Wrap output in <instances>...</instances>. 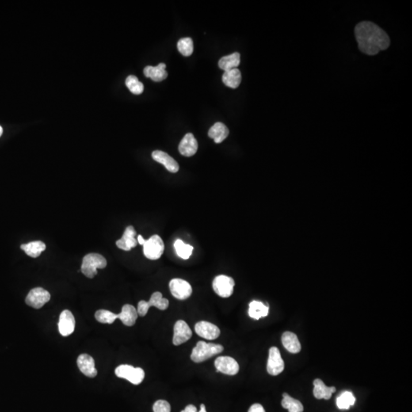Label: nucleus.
Wrapping results in <instances>:
<instances>
[{
    "instance_id": "16",
    "label": "nucleus",
    "mask_w": 412,
    "mask_h": 412,
    "mask_svg": "<svg viewBox=\"0 0 412 412\" xmlns=\"http://www.w3.org/2000/svg\"><path fill=\"white\" fill-rule=\"evenodd\" d=\"M77 365L81 372L88 377L94 378L97 375L94 360L89 354L82 353L80 355L77 359Z\"/></svg>"
},
{
    "instance_id": "8",
    "label": "nucleus",
    "mask_w": 412,
    "mask_h": 412,
    "mask_svg": "<svg viewBox=\"0 0 412 412\" xmlns=\"http://www.w3.org/2000/svg\"><path fill=\"white\" fill-rule=\"evenodd\" d=\"M169 287L173 296L179 300L189 299L192 293L191 285L182 279H173L169 282Z\"/></svg>"
},
{
    "instance_id": "2",
    "label": "nucleus",
    "mask_w": 412,
    "mask_h": 412,
    "mask_svg": "<svg viewBox=\"0 0 412 412\" xmlns=\"http://www.w3.org/2000/svg\"><path fill=\"white\" fill-rule=\"evenodd\" d=\"M224 347L221 344L199 341L196 346L192 349L191 360L195 363H203L212 356L222 353Z\"/></svg>"
},
{
    "instance_id": "27",
    "label": "nucleus",
    "mask_w": 412,
    "mask_h": 412,
    "mask_svg": "<svg viewBox=\"0 0 412 412\" xmlns=\"http://www.w3.org/2000/svg\"><path fill=\"white\" fill-rule=\"evenodd\" d=\"M21 249L25 252L27 255L36 258L41 255L42 252L45 250L46 245L42 241H32L30 243L21 245Z\"/></svg>"
},
{
    "instance_id": "39",
    "label": "nucleus",
    "mask_w": 412,
    "mask_h": 412,
    "mask_svg": "<svg viewBox=\"0 0 412 412\" xmlns=\"http://www.w3.org/2000/svg\"><path fill=\"white\" fill-rule=\"evenodd\" d=\"M2 135V128L0 126V136Z\"/></svg>"
},
{
    "instance_id": "20",
    "label": "nucleus",
    "mask_w": 412,
    "mask_h": 412,
    "mask_svg": "<svg viewBox=\"0 0 412 412\" xmlns=\"http://www.w3.org/2000/svg\"><path fill=\"white\" fill-rule=\"evenodd\" d=\"M314 395L317 399L329 400L331 398L333 393L335 392L336 388L334 386L328 387L322 379H316L314 381Z\"/></svg>"
},
{
    "instance_id": "11",
    "label": "nucleus",
    "mask_w": 412,
    "mask_h": 412,
    "mask_svg": "<svg viewBox=\"0 0 412 412\" xmlns=\"http://www.w3.org/2000/svg\"><path fill=\"white\" fill-rule=\"evenodd\" d=\"M192 336V330L189 325H187L186 322L183 320H180L175 323L173 338V343L175 346H180L181 344H184L189 341Z\"/></svg>"
},
{
    "instance_id": "30",
    "label": "nucleus",
    "mask_w": 412,
    "mask_h": 412,
    "mask_svg": "<svg viewBox=\"0 0 412 412\" xmlns=\"http://www.w3.org/2000/svg\"><path fill=\"white\" fill-rule=\"evenodd\" d=\"M356 398L351 391H344L337 398V407L340 409H349L354 405Z\"/></svg>"
},
{
    "instance_id": "5",
    "label": "nucleus",
    "mask_w": 412,
    "mask_h": 412,
    "mask_svg": "<svg viewBox=\"0 0 412 412\" xmlns=\"http://www.w3.org/2000/svg\"><path fill=\"white\" fill-rule=\"evenodd\" d=\"M115 373L118 377L127 379L133 385L141 384L143 382L145 376L143 369L140 367L135 368L132 366L127 365V364L119 366L116 369Z\"/></svg>"
},
{
    "instance_id": "33",
    "label": "nucleus",
    "mask_w": 412,
    "mask_h": 412,
    "mask_svg": "<svg viewBox=\"0 0 412 412\" xmlns=\"http://www.w3.org/2000/svg\"><path fill=\"white\" fill-rule=\"evenodd\" d=\"M177 48L182 55L190 56L193 52V41L190 38L181 39L177 43Z\"/></svg>"
},
{
    "instance_id": "14",
    "label": "nucleus",
    "mask_w": 412,
    "mask_h": 412,
    "mask_svg": "<svg viewBox=\"0 0 412 412\" xmlns=\"http://www.w3.org/2000/svg\"><path fill=\"white\" fill-rule=\"evenodd\" d=\"M75 318L74 314L69 310H64L60 315L58 329L63 337H67L74 333L75 330Z\"/></svg>"
},
{
    "instance_id": "17",
    "label": "nucleus",
    "mask_w": 412,
    "mask_h": 412,
    "mask_svg": "<svg viewBox=\"0 0 412 412\" xmlns=\"http://www.w3.org/2000/svg\"><path fill=\"white\" fill-rule=\"evenodd\" d=\"M198 150V142L192 133H188L179 145V151L184 157H192Z\"/></svg>"
},
{
    "instance_id": "36",
    "label": "nucleus",
    "mask_w": 412,
    "mask_h": 412,
    "mask_svg": "<svg viewBox=\"0 0 412 412\" xmlns=\"http://www.w3.org/2000/svg\"><path fill=\"white\" fill-rule=\"evenodd\" d=\"M181 412H198L197 409H196V406H194L193 405H187L186 407L185 408L184 410L182 411Z\"/></svg>"
},
{
    "instance_id": "34",
    "label": "nucleus",
    "mask_w": 412,
    "mask_h": 412,
    "mask_svg": "<svg viewBox=\"0 0 412 412\" xmlns=\"http://www.w3.org/2000/svg\"><path fill=\"white\" fill-rule=\"evenodd\" d=\"M153 410L154 412H170L171 407L169 402L165 400H158L154 404Z\"/></svg>"
},
{
    "instance_id": "1",
    "label": "nucleus",
    "mask_w": 412,
    "mask_h": 412,
    "mask_svg": "<svg viewBox=\"0 0 412 412\" xmlns=\"http://www.w3.org/2000/svg\"><path fill=\"white\" fill-rule=\"evenodd\" d=\"M355 36L359 49L367 55H375L390 45L389 35L380 27L371 21H362L355 28Z\"/></svg>"
},
{
    "instance_id": "13",
    "label": "nucleus",
    "mask_w": 412,
    "mask_h": 412,
    "mask_svg": "<svg viewBox=\"0 0 412 412\" xmlns=\"http://www.w3.org/2000/svg\"><path fill=\"white\" fill-rule=\"evenodd\" d=\"M195 331L199 337L213 341L220 336L221 331L219 327L208 322H199L195 326Z\"/></svg>"
},
{
    "instance_id": "9",
    "label": "nucleus",
    "mask_w": 412,
    "mask_h": 412,
    "mask_svg": "<svg viewBox=\"0 0 412 412\" xmlns=\"http://www.w3.org/2000/svg\"><path fill=\"white\" fill-rule=\"evenodd\" d=\"M51 299V295L47 290L41 287L33 288L30 291L25 299V302L28 306L39 309L43 307Z\"/></svg>"
},
{
    "instance_id": "4",
    "label": "nucleus",
    "mask_w": 412,
    "mask_h": 412,
    "mask_svg": "<svg viewBox=\"0 0 412 412\" xmlns=\"http://www.w3.org/2000/svg\"><path fill=\"white\" fill-rule=\"evenodd\" d=\"M150 307H156L161 311H165L169 307V301L163 297L161 292H154L148 302L142 300L138 302L137 309L138 315L141 317L145 316Z\"/></svg>"
},
{
    "instance_id": "23",
    "label": "nucleus",
    "mask_w": 412,
    "mask_h": 412,
    "mask_svg": "<svg viewBox=\"0 0 412 412\" xmlns=\"http://www.w3.org/2000/svg\"><path fill=\"white\" fill-rule=\"evenodd\" d=\"M229 135V130L226 124L222 123H215L211 126L208 131V135L210 138H212L215 143L220 144L226 140Z\"/></svg>"
},
{
    "instance_id": "29",
    "label": "nucleus",
    "mask_w": 412,
    "mask_h": 412,
    "mask_svg": "<svg viewBox=\"0 0 412 412\" xmlns=\"http://www.w3.org/2000/svg\"><path fill=\"white\" fill-rule=\"evenodd\" d=\"M174 247L177 255L184 260H188L192 255V250H193V247L186 245L180 239L175 241Z\"/></svg>"
},
{
    "instance_id": "12",
    "label": "nucleus",
    "mask_w": 412,
    "mask_h": 412,
    "mask_svg": "<svg viewBox=\"0 0 412 412\" xmlns=\"http://www.w3.org/2000/svg\"><path fill=\"white\" fill-rule=\"evenodd\" d=\"M215 367L217 372L226 375H234L239 372L238 362L231 356H219L215 360Z\"/></svg>"
},
{
    "instance_id": "37",
    "label": "nucleus",
    "mask_w": 412,
    "mask_h": 412,
    "mask_svg": "<svg viewBox=\"0 0 412 412\" xmlns=\"http://www.w3.org/2000/svg\"><path fill=\"white\" fill-rule=\"evenodd\" d=\"M137 241H138V243L139 244V245H144L145 241H146V240H145L144 238L141 235V234H139V235L138 236V240H137Z\"/></svg>"
},
{
    "instance_id": "15",
    "label": "nucleus",
    "mask_w": 412,
    "mask_h": 412,
    "mask_svg": "<svg viewBox=\"0 0 412 412\" xmlns=\"http://www.w3.org/2000/svg\"><path fill=\"white\" fill-rule=\"evenodd\" d=\"M136 235L137 233L135 227L131 226H128L124 230L122 238L116 241V246L121 250L129 251L138 245V241L135 238Z\"/></svg>"
},
{
    "instance_id": "38",
    "label": "nucleus",
    "mask_w": 412,
    "mask_h": 412,
    "mask_svg": "<svg viewBox=\"0 0 412 412\" xmlns=\"http://www.w3.org/2000/svg\"><path fill=\"white\" fill-rule=\"evenodd\" d=\"M199 412H206V406H205L204 404H202V405H200V411H199Z\"/></svg>"
},
{
    "instance_id": "19",
    "label": "nucleus",
    "mask_w": 412,
    "mask_h": 412,
    "mask_svg": "<svg viewBox=\"0 0 412 412\" xmlns=\"http://www.w3.org/2000/svg\"><path fill=\"white\" fill-rule=\"evenodd\" d=\"M166 64L160 63L157 66H147L144 70L145 77H149L154 82H161L167 77V72L166 71Z\"/></svg>"
},
{
    "instance_id": "35",
    "label": "nucleus",
    "mask_w": 412,
    "mask_h": 412,
    "mask_svg": "<svg viewBox=\"0 0 412 412\" xmlns=\"http://www.w3.org/2000/svg\"><path fill=\"white\" fill-rule=\"evenodd\" d=\"M248 412H266L264 407L260 404H253L251 407L249 409Z\"/></svg>"
},
{
    "instance_id": "31",
    "label": "nucleus",
    "mask_w": 412,
    "mask_h": 412,
    "mask_svg": "<svg viewBox=\"0 0 412 412\" xmlns=\"http://www.w3.org/2000/svg\"><path fill=\"white\" fill-rule=\"evenodd\" d=\"M95 318L100 323L111 325L116 319H118V314H115L112 311H108V310L100 309V310L96 311V314H95Z\"/></svg>"
},
{
    "instance_id": "10",
    "label": "nucleus",
    "mask_w": 412,
    "mask_h": 412,
    "mask_svg": "<svg viewBox=\"0 0 412 412\" xmlns=\"http://www.w3.org/2000/svg\"><path fill=\"white\" fill-rule=\"evenodd\" d=\"M284 361L280 350L276 347H272L269 350V358L267 366L268 373L271 375H278L284 371Z\"/></svg>"
},
{
    "instance_id": "25",
    "label": "nucleus",
    "mask_w": 412,
    "mask_h": 412,
    "mask_svg": "<svg viewBox=\"0 0 412 412\" xmlns=\"http://www.w3.org/2000/svg\"><path fill=\"white\" fill-rule=\"evenodd\" d=\"M241 73L238 68L225 72L222 77L224 84L231 89H237L241 84Z\"/></svg>"
},
{
    "instance_id": "3",
    "label": "nucleus",
    "mask_w": 412,
    "mask_h": 412,
    "mask_svg": "<svg viewBox=\"0 0 412 412\" xmlns=\"http://www.w3.org/2000/svg\"><path fill=\"white\" fill-rule=\"evenodd\" d=\"M106 266V260L101 254L89 253L82 259L81 271L86 277L92 279L97 274V269H104Z\"/></svg>"
},
{
    "instance_id": "18",
    "label": "nucleus",
    "mask_w": 412,
    "mask_h": 412,
    "mask_svg": "<svg viewBox=\"0 0 412 412\" xmlns=\"http://www.w3.org/2000/svg\"><path fill=\"white\" fill-rule=\"evenodd\" d=\"M152 157L154 161L164 165L168 171L170 172V173H177L180 169L178 163L175 161L173 157H170L169 154L164 152V151L154 150V152L152 153Z\"/></svg>"
},
{
    "instance_id": "6",
    "label": "nucleus",
    "mask_w": 412,
    "mask_h": 412,
    "mask_svg": "<svg viewBox=\"0 0 412 412\" xmlns=\"http://www.w3.org/2000/svg\"><path fill=\"white\" fill-rule=\"evenodd\" d=\"M143 246L144 254L149 260H158L165 251V243L162 238L157 234H154L148 240H146Z\"/></svg>"
},
{
    "instance_id": "28",
    "label": "nucleus",
    "mask_w": 412,
    "mask_h": 412,
    "mask_svg": "<svg viewBox=\"0 0 412 412\" xmlns=\"http://www.w3.org/2000/svg\"><path fill=\"white\" fill-rule=\"evenodd\" d=\"M283 399L282 401V406L284 409H288V412H303L304 407L299 400L292 398L287 393L283 395Z\"/></svg>"
},
{
    "instance_id": "7",
    "label": "nucleus",
    "mask_w": 412,
    "mask_h": 412,
    "mask_svg": "<svg viewBox=\"0 0 412 412\" xmlns=\"http://www.w3.org/2000/svg\"><path fill=\"white\" fill-rule=\"evenodd\" d=\"M234 280L226 275H219L214 279L212 288L215 293L222 298H228L234 292Z\"/></svg>"
},
{
    "instance_id": "24",
    "label": "nucleus",
    "mask_w": 412,
    "mask_h": 412,
    "mask_svg": "<svg viewBox=\"0 0 412 412\" xmlns=\"http://www.w3.org/2000/svg\"><path fill=\"white\" fill-rule=\"evenodd\" d=\"M248 314L250 318L259 320L267 317L269 314V307L259 301H253L249 305Z\"/></svg>"
},
{
    "instance_id": "21",
    "label": "nucleus",
    "mask_w": 412,
    "mask_h": 412,
    "mask_svg": "<svg viewBox=\"0 0 412 412\" xmlns=\"http://www.w3.org/2000/svg\"><path fill=\"white\" fill-rule=\"evenodd\" d=\"M282 343L284 348L290 353H298L302 349L298 337L292 332L287 331L283 333L282 336Z\"/></svg>"
},
{
    "instance_id": "32",
    "label": "nucleus",
    "mask_w": 412,
    "mask_h": 412,
    "mask_svg": "<svg viewBox=\"0 0 412 412\" xmlns=\"http://www.w3.org/2000/svg\"><path fill=\"white\" fill-rule=\"evenodd\" d=\"M125 84L133 94L140 95L143 93V83L138 81V79L135 76L131 75L127 77Z\"/></svg>"
},
{
    "instance_id": "26",
    "label": "nucleus",
    "mask_w": 412,
    "mask_h": 412,
    "mask_svg": "<svg viewBox=\"0 0 412 412\" xmlns=\"http://www.w3.org/2000/svg\"><path fill=\"white\" fill-rule=\"evenodd\" d=\"M240 63H241V55L239 53L235 52L221 58L219 62V66L226 72L237 68L239 66Z\"/></svg>"
},
{
    "instance_id": "22",
    "label": "nucleus",
    "mask_w": 412,
    "mask_h": 412,
    "mask_svg": "<svg viewBox=\"0 0 412 412\" xmlns=\"http://www.w3.org/2000/svg\"><path fill=\"white\" fill-rule=\"evenodd\" d=\"M138 316L137 309L129 304L124 305L120 314H118V318L120 319L124 325L128 327L135 325Z\"/></svg>"
}]
</instances>
